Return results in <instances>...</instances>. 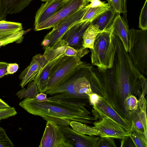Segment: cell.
<instances>
[{"mask_svg": "<svg viewBox=\"0 0 147 147\" xmlns=\"http://www.w3.org/2000/svg\"><path fill=\"white\" fill-rule=\"evenodd\" d=\"M41 0V1H42V2H47L48 1H51L52 0Z\"/></svg>", "mask_w": 147, "mask_h": 147, "instance_id": "47", "label": "cell"}, {"mask_svg": "<svg viewBox=\"0 0 147 147\" xmlns=\"http://www.w3.org/2000/svg\"><path fill=\"white\" fill-rule=\"evenodd\" d=\"M7 15L5 11L4 0H0V21L5 20Z\"/></svg>", "mask_w": 147, "mask_h": 147, "instance_id": "42", "label": "cell"}, {"mask_svg": "<svg viewBox=\"0 0 147 147\" xmlns=\"http://www.w3.org/2000/svg\"><path fill=\"white\" fill-rule=\"evenodd\" d=\"M129 135L121 139V147H136L134 143Z\"/></svg>", "mask_w": 147, "mask_h": 147, "instance_id": "38", "label": "cell"}, {"mask_svg": "<svg viewBox=\"0 0 147 147\" xmlns=\"http://www.w3.org/2000/svg\"><path fill=\"white\" fill-rule=\"evenodd\" d=\"M34 0H4L5 11L12 14L21 12Z\"/></svg>", "mask_w": 147, "mask_h": 147, "instance_id": "23", "label": "cell"}, {"mask_svg": "<svg viewBox=\"0 0 147 147\" xmlns=\"http://www.w3.org/2000/svg\"><path fill=\"white\" fill-rule=\"evenodd\" d=\"M96 147H116L113 138L110 137H100Z\"/></svg>", "mask_w": 147, "mask_h": 147, "instance_id": "35", "label": "cell"}, {"mask_svg": "<svg viewBox=\"0 0 147 147\" xmlns=\"http://www.w3.org/2000/svg\"><path fill=\"white\" fill-rule=\"evenodd\" d=\"M39 147H74L65 137L59 127L55 123L47 121Z\"/></svg>", "mask_w": 147, "mask_h": 147, "instance_id": "10", "label": "cell"}, {"mask_svg": "<svg viewBox=\"0 0 147 147\" xmlns=\"http://www.w3.org/2000/svg\"><path fill=\"white\" fill-rule=\"evenodd\" d=\"M69 125L73 129L79 133L90 136H99L94 126H89L86 124L75 121H71Z\"/></svg>", "mask_w": 147, "mask_h": 147, "instance_id": "27", "label": "cell"}, {"mask_svg": "<svg viewBox=\"0 0 147 147\" xmlns=\"http://www.w3.org/2000/svg\"><path fill=\"white\" fill-rule=\"evenodd\" d=\"M17 112L13 107L0 109V121L15 116Z\"/></svg>", "mask_w": 147, "mask_h": 147, "instance_id": "37", "label": "cell"}, {"mask_svg": "<svg viewBox=\"0 0 147 147\" xmlns=\"http://www.w3.org/2000/svg\"><path fill=\"white\" fill-rule=\"evenodd\" d=\"M36 85L34 81H30L29 82L27 88H23L16 93V95L20 99L23 98H34L39 94Z\"/></svg>", "mask_w": 147, "mask_h": 147, "instance_id": "29", "label": "cell"}, {"mask_svg": "<svg viewBox=\"0 0 147 147\" xmlns=\"http://www.w3.org/2000/svg\"><path fill=\"white\" fill-rule=\"evenodd\" d=\"M85 6L62 20L53 28L52 30L45 36L41 43L43 49L53 46L61 39L70 27L80 22L86 10Z\"/></svg>", "mask_w": 147, "mask_h": 147, "instance_id": "8", "label": "cell"}, {"mask_svg": "<svg viewBox=\"0 0 147 147\" xmlns=\"http://www.w3.org/2000/svg\"><path fill=\"white\" fill-rule=\"evenodd\" d=\"M20 106L29 113L55 123L60 127L69 126L72 121L87 124L96 120L91 115L84 103L69 100H47L39 102L25 98Z\"/></svg>", "mask_w": 147, "mask_h": 147, "instance_id": "1", "label": "cell"}, {"mask_svg": "<svg viewBox=\"0 0 147 147\" xmlns=\"http://www.w3.org/2000/svg\"><path fill=\"white\" fill-rule=\"evenodd\" d=\"M91 0H86L88 2H89Z\"/></svg>", "mask_w": 147, "mask_h": 147, "instance_id": "48", "label": "cell"}, {"mask_svg": "<svg viewBox=\"0 0 147 147\" xmlns=\"http://www.w3.org/2000/svg\"><path fill=\"white\" fill-rule=\"evenodd\" d=\"M60 128L66 138L74 147H96L99 138L95 136H87L79 133L69 126Z\"/></svg>", "mask_w": 147, "mask_h": 147, "instance_id": "13", "label": "cell"}, {"mask_svg": "<svg viewBox=\"0 0 147 147\" xmlns=\"http://www.w3.org/2000/svg\"><path fill=\"white\" fill-rule=\"evenodd\" d=\"M128 53L134 64L143 75L147 74V30L129 29Z\"/></svg>", "mask_w": 147, "mask_h": 147, "instance_id": "5", "label": "cell"}, {"mask_svg": "<svg viewBox=\"0 0 147 147\" xmlns=\"http://www.w3.org/2000/svg\"><path fill=\"white\" fill-rule=\"evenodd\" d=\"M117 14L109 10L102 13L91 23L97 25L99 29L102 31L111 25Z\"/></svg>", "mask_w": 147, "mask_h": 147, "instance_id": "26", "label": "cell"}, {"mask_svg": "<svg viewBox=\"0 0 147 147\" xmlns=\"http://www.w3.org/2000/svg\"><path fill=\"white\" fill-rule=\"evenodd\" d=\"M92 69L86 74L79 78L74 82L73 86L76 93L88 95L93 93L88 80V76L91 73Z\"/></svg>", "mask_w": 147, "mask_h": 147, "instance_id": "25", "label": "cell"}, {"mask_svg": "<svg viewBox=\"0 0 147 147\" xmlns=\"http://www.w3.org/2000/svg\"><path fill=\"white\" fill-rule=\"evenodd\" d=\"M77 57L65 55L52 67L46 91L62 83L68 76L77 66L83 62Z\"/></svg>", "mask_w": 147, "mask_h": 147, "instance_id": "7", "label": "cell"}, {"mask_svg": "<svg viewBox=\"0 0 147 147\" xmlns=\"http://www.w3.org/2000/svg\"><path fill=\"white\" fill-rule=\"evenodd\" d=\"M100 137H110L122 139L129 136L130 133L128 131L112 120L106 117L93 123Z\"/></svg>", "mask_w": 147, "mask_h": 147, "instance_id": "12", "label": "cell"}, {"mask_svg": "<svg viewBox=\"0 0 147 147\" xmlns=\"http://www.w3.org/2000/svg\"><path fill=\"white\" fill-rule=\"evenodd\" d=\"M91 3L88 5L90 7H95L104 5L105 3L100 1V0H91Z\"/></svg>", "mask_w": 147, "mask_h": 147, "instance_id": "44", "label": "cell"}, {"mask_svg": "<svg viewBox=\"0 0 147 147\" xmlns=\"http://www.w3.org/2000/svg\"><path fill=\"white\" fill-rule=\"evenodd\" d=\"M14 146L7 136L5 130L0 127V147H13Z\"/></svg>", "mask_w": 147, "mask_h": 147, "instance_id": "36", "label": "cell"}, {"mask_svg": "<svg viewBox=\"0 0 147 147\" xmlns=\"http://www.w3.org/2000/svg\"><path fill=\"white\" fill-rule=\"evenodd\" d=\"M126 1L127 0H124V7L125 9H126Z\"/></svg>", "mask_w": 147, "mask_h": 147, "instance_id": "46", "label": "cell"}, {"mask_svg": "<svg viewBox=\"0 0 147 147\" xmlns=\"http://www.w3.org/2000/svg\"><path fill=\"white\" fill-rule=\"evenodd\" d=\"M113 23L107 28L98 34L93 49H90L92 65L102 69H111L115 52V35L113 33Z\"/></svg>", "mask_w": 147, "mask_h": 147, "instance_id": "3", "label": "cell"}, {"mask_svg": "<svg viewBox=\"0 0 147 147\" xmlns=\"http://www.w3.org/2000/svg\"><path fill=\"white\" fill-rule=\"evenodd\" d=\"M22 30V25L21 23L5 20L0 21V41Z\"/></svg>", "mask_w": 147, "mask_h": 147, "instance_id": "20", "label": "cell"}, {"mask_svg": "<svg viewBox=\"0 0 147 147\" xmlns=\"http://www.w3.org/2000/svg\"><path fill=\"white\" fill-rule=\"evenodd\" d=\"M63 54L55 59L49 62L40 71L33 81L36 84L37 89L40 92L45 93L48 82L51 70L53 66L61 60L65 56Z\"/></svg>", "mask_w": 147, "mask_h": 147, "instance_id": "18", "label": "cell"}, {"mask_svg": "<svg viewBox=\"0 0 147 147\" xmlns=\"http://www.w3.org/2000/svg\"><path fill=\"white\" fill-rule=\"evenodd\" d=\"M102 31L99 29L97 25L91 23L82 36L83 46L90 49H93L94 42L96 36Z\"/></svg>", "mask_w": 147, "mask_h": 147, "instance_id": "24", "label": "cell"}, {"mask_svg": "<svg viewBox=\"0 0 147 147\" xmlns=\"http://www.w3.org/2000/svg\"><path fill=\"white\" fill-rule=\"evenodd\" d=\"M68 0H52L42 3L36 12L34 26L37 25L52 16L66 4Z\"/></svg>", "mask_w": 147, "mask_h": 147, "instance_id": "16", "label": "cell"}, {"mask_svg": "<svg viewBox=\"0 0 147 147\" xmlns=\"http://www.w3.org/2000/svg\"><path fill=\"white\" fill-rule=\"evenodd\" d=\"M91 23L80 22L70 27L63 34L61 39L66 42L68 46L79 48L82 47V36L85 31Z\"/></svg>", "mask_w": 147, "mask_h": 147, "instance_id": "15", "label": "cell"}, {"mask_svg": "<svg viewBox=\"0 0 147 147\" xmlns=\"http://www.w3.org/2000/svg\"><path fill=\"white\" fill-rule=\"evenodd\" d=\"M86 0H68L65 5L55 15L34 26L36 31L53 28L62 20L88 5Z\"/></svg>", "mask_w": 147, "mask_h": 147, "instance_id": "9", "label": "cell"}, {"mask_svg": "<svg viewBox=\"0 0 147 147\" xmlns=\"http://www.w3.org/2000/svg\"><path fill=\"white\" fill-rule=\"evenodd\" d=\"M8 64L6 62L0 61V78L6 75Z\"/></svg>", "mask_w": 147, "mask_h": 147, "instance_id": "40", "label": "cell"}, {"mask_svg": "<svg viewBox=\"0 0 147 147\" xmlns=\"http://www.w3.org/2000/svg\"><path fill=\"white\" fill-rule=\"evenodd\" d=\"M57 1H61V0H55Z\"/></svg>", "mask_w": 147, "mask_h": 147, "instance_id": "49", "label": "cell"}, {"mask_svg": "<svg viewBox=\"0 0 147 147\" xmlns=\"http://www.w3.org/2000/svg\"><path fill=\"white\" fill-rule=\"evenodd\" d=\"M34 99L39 102H43L47 100V94L44 93L40 92L38 94Z\"/></svg>", "mask_w": 147, "mask_h": 147, "instance_id": "43", "label": "cell"}, {"mask_svg": "<svg viewBox=\"0 0 147 147\" xmlns=\"http://www.w3.org/2000/svg\"><path fill=\"white\" fill-rule=\"evenodd\" d=\"M30 30L31 29H30L26 31L22 30L16 33L3 40L0 41V48L2 46H4L14 42H16L17 43L21 42L23 39V36Z\"/></svg>", "mask_w": 147, "mask_h": 147, "instance_id": "32", "label": "cell"}, {"mask_svg": "<svg viewBox=\"0 0 147 147\" xmlns=\"http://www.w3.org/2000/svg\"><path fill=\"white\" fill-rule=\"evenodd\" d=\"M85 7L86 10L81 20V22L86 21L91 23L102 13L109 10L108 3L95 7H90L87 5Z\"/></svg>", "mask_w": 147, "mask_h": 147, "instance_id": "22", "label": "cell"}, {"mask_svg": "<svg viewBox=\"0 0 147 147\" xmlns=\"http://www.w3.org/2000/svg\"><path fill=\"white\" fill-rule=\"evenodd\" d=\"M115 37L116 50L111 76L117 107L124 110V102L128 96L141 94L142 83L145 78L134 65L120 38Z\"/></svg>", "mask_w": 147, "mask_h": 147, "instance_id": "2", "label": "cell"}, {"mask_svg": "<svg viewBox=\"0 0 147 147\" xmlns=\"http://www.w3.org/2000/svg\"><path fill=\"white\" fill-rule=\"evenodd\" d=\"M18 67V65L16 63H9L6 75L14 74L17 71Z\"/></svg>", "mask_w": 147, "mask_h": 147, "instance_id": "39", "label": "cell"}, {"mask_svg": "<svg viewBox=\"0 0 147 147\" xmlns=\"http://www.w3.org/2000/svg\"><path fill=\"white\" fill-rule=\"evenodd\" d=\"M139 100L136 97L131 95L128 96L125 100L124 107L125 111L129 113L130 111L136 110L138 107Z\"/></svg>", "mask_w": 147, "mask_h": 147, "instance_id": "33", "label": "cell"}, {"mask_svg": "<svg viewBox=\"0 0 147 147\" xmlns=\"http://www.w3.org/2000/svg\"><path fill=\"white\" fill-rule=\"evenodd\" d=\"M130 133L129 136L134 143L136 147H147V137L142 132L131 125Z\"/></svg>", "mask_w": 147, "mask_h": 147, "instance_id": "28", "label": "cell"}, {"mask_svg": "<svg viewBox=\"0 0 147 147\" xmlns=\"http://www.w3.org/2000/svg\"><path fill=\"white\" fill-rule=\"evenodd\" d=\"M92 112L97 119L103 117L111 119L121 127L130 131L131 123L127 119L122 117L105 99L100 96L97 102L93 106Z\"/></svg>", "mask_w": 147, "mask_h": 147, "instance_id": "11", "label": "cell"}, {"mask_svg": "<svg viewBox=\"0 0 147 147\" xmlns=\"http://www.w3.org/2000/svg\"><path fill=\"white\" fill-rule=\"evenodd\" d=\"M48 62L43 54H38L33 56L29 65L19 76V79L22 80L21 87L23 88L27 84L33 81Z\"/></svg>", "mask_w": 147, "mask_h": 147, "instance_id": "14", "label": "cell"}, {"mask_svg": "<svg viewBox=\"0 0 147 147\" xmlns=\"http://www.w3.org/2000/svg\"><path fill=\"white\" fill-rule=\"evenodd\" d=\"M146 103V101L139 102L137 109L129 112V118L131 125L147 137Z\"/></svg>", "mask_w": 147, "mask_h": 147, "instance_id": "17", "label": "cell"}, {"mask_svg": "<svg viewBox=\"0 0 147 147\" xmlns=\"http://www.w3.org/2000/svg\"><path fill=\"white\" fill-rule=\"evenodd\" d=\"M88 80L92 92L105 99L115 110V92L111 69H102L93 67Z\"/></svg>", "mask_w": 147, "mask_h": 147, "instance_id": "6", "label": "cell"}, {"mask_svg": "<svg viewBox=\"0 0 147 147\" xmlns=\"http://www.w3.org/2000/svg\"><path fill=\"white\" fill-rule=\"evenodd\" d=\"M89 52L88 48L82 47L79 48L75 49L68 45L65 50L64 54L67 56L77 57L81 58L88 54Z\"/></svg>", "mask_w": 147, "mask_h": 147, "instance_id": "31", "label": "cell"}, {"mask_svg": "<svg viewBox=\"0 0 147 147\" xmlns=\"http://www.w3.org/2000/svg\"><path fill=\"white\" fill-rule=\"evenodd\" d=\"M93 67L92 64L83 62L73 70L62 83L46 92L47 94L51 96L47 97V100L88 99V96L87 94L76 93L73 85L76 80L86 74Z\"/></svg>", "mask_w": 147, "mask_h": 147, "instance_id": "4", "label": "cell"}, {"mask_svg": "<svg viewBox=\"0 0 147 147\" xmlns=\"http://www.w3.org/2000/svg\"><path fill=\"white\" fill-rule=\"evenodd\" d=\"M67 43L61 39L51 47L46 48L43 54L49 62L64 54L65 50L68 46Z\"/></svg>", "mask_w": 147, "mask_h": 147, "instance_id": "21", "label": "cell"}, {"mask_svg": "<svg viewBox=\"0 0 147 147\" xmlns=\"http://www.w3.org/2000/svg\"><path fill=\"white\" fill-rule=\"evenodd\" d=\"M88 99L90 104L92 106L95 105L98 101L100 96L97 94L92 93L88 95Z\"/></svg>", "mask_w": 147, "mask_h": 147, "instance_id": "41", "label": "cell"}, {"mask_svg": "<svg viewBox=\"0 0 147 147\" xmlns=\"http://www.w3.org/2000/svg\"><path fill=\"white\" fill-rule=\"evenodd\" d=\"M10 107H11L0 98V109L8 108Z\"/></svg>", "mask_w": 147, "mask_h": 147, "instance_id": "45", "label": "cell"}, {"mask_svg": "<svg viewBox=\"0 0 147 147\" xmlns=\"http://www.w3.org/2000/svg\"><path fill=\"white\" fill-rule=\"evenodd\" d=\"M106 0L108 2L109 10L116 14L123 13V16L126 19L125 16L124 0Z\"/></svg>", "mask_w": 147, "mask_h": 147, "instance_id": "30", "label": "cell"}, {"mask_svg": "<svg viewBox=\"0 0 147 147\" xmlns=\"http://www.w3.org/2000/svg\"><path fill=\"white\" fill-rule=\"evenodd\" d=\"M147 0H146L140 13L139 27L144 30L147 29Z\"/></svg>", "mask_w": 147, "mask_h": 147, "instance_id": "34", "label": "cell"}, {"mask_svg": "<svg viewBox=\"0 0 147 147\" xmlns=\"http://www.w3.org/2000/svg\"><path fill=\"white\" fill-rule=\"evenodd\" d=\"M113 33L120 38L125 51H129V27L127 21L122 18L120 14L116 15L113 22Z\"/></svg>", "mask_w": 147, "mask_h": 147, "instance_id": "19", "label": "cell"}]
</instances>
